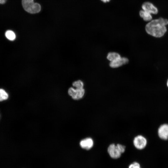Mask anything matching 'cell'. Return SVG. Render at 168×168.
Here are the masks:
<instances>
[{"label": "cell", "mask_w": 168, "mask_h": 168, "mask_svg": "<svg viewBox=\"0 0 168 168\" xmlns=\"http://www.w3.org/2000/svg\"><path fill=\"white\" fill-rule=\"evenodd\" d=\"M134 146L138 149H142L146 147L147 141L143 136L139 135L136 136L133 140Z\"/></svg>", "instance_id": "cell-4"}, {"label": "cell", "mask_w": 168, "mask_h": 168, "mask_svg": "<svg viewBox=\"0 0 168 168\" xmlns=\"http://www.w3.org/2000/svg\"><path fill=\"white\" fill-rule=\"evenodd\" d=\"M158 134L159 137L163 140L168 139V124L161 125L158 129Z\"/></svg>", "instance_id": "cell-7"}, {"label": "cell", "mask_w": 168, "mask_h": 168, "mask_svg": "<svg viewBox=\"0 0 168 168\" xmlns=\"http://www.w3.org/2000/svg\"><path fill=\"white\" fill-rule=\"evenodd\" d=\"M128 62V60L127 58L121 57L116 60L110 62L109 65L111 68H117L127 63Z\"/></svg>", "instance_id": "cell-9"}, {"label": "cell", "mask_w": 168, "mask_h": 168, "mask_svg": "<svg viewBox=\"0 0 168 168\" xmlns=\"http://www.w3.org/2000/svg\"><path fill=\"white\" fill-rule=\"evenodd\" d=\"M8 95L3 89H0V101L6 100L8 99Z\"/></svg>", "instance_id": "cell-13"}, {"label": "cell", "mask_w": 168, "mask_h": 168, "mask_svg": "<svg viewBox=\"0 0 168 168\" xmlns=\"http://www.w3.org/2000/svg\"><path fill=\"white\" fill-rule=\"evenodd\" d=\"M121 58L120 54L116 52L109 53L107 56V59L110 62L116 60Z\"/></svg>", "instance_id": "cell-11"}, {"label": "cell", "mask_w": 168, "mask_h": 168, "mask_svg": "<svg viewBox=\"0 0 168 168\" xmlns=\"http://www.w3.org/2000/svg\"><path fill=\"white\" fill-rule=\"evenodd\" d=\"M116 145L121 153L124 152L125 148V146L119 144H118Z\"/></svg>", "instance_id": "cell-15"}, {"label": "cell", "mask_w": 168, "mask_h": 168, "mask_svg": "<svg viewBox=\"0 0 168 168\" xmlns=\"http://www.w3.org/2000/svg\"><path fill=\"white\" fill-rule=\"evenodd\" d=\"M167 86L168 87V80L167 82Z\"/></svg>", "instance_id": "cell-19"}, {"label": "cell", "mask_w": 168, "mask_h": 168, "mask_svg": "<svg viewBox=\"0 0 168 168\" xmlns=\"http://www.w3.org/2000/svg\"><path fill=\"white\" fill-rule=\"evenodd\" d=\"M168 20L162 17L152 19L146 25L145 30L148 34L155 37L163 36L167 31Z\"/></svg>", "instance_id": "cell-1"}, {"label": "cell", "mask_w": 168, "mask_h": 168, "mask_svg": "<svg viewBox=\"0 0 168 168\" xmlns=\"http://www.w3.org/2000/svg\"><path fill=\"white\" fill-rule=\"evenodd\" d=\"M94 142L93 139L90 138H87L82 140L80 142L81 147L85 149L88 150L93 146Z\"/></svg>", "instance_id": "cell-8"}, {"label": "cell", "mask_w": 168, "mask_h": 168, "mask_svg": "<svg viewBox=\"0 0 168 168\" xmlns=\"http://www.w3.org/2000/svg\"><path fill=\"white\" fill-rule=\"evenodd\" d=\"M102 1L104 2H109L110 0H101Z\"/></svg>", "instance_id": "cell-18"}, {"label": "cell", "mask_w": 168, "mask_h": 168, "mask_svg": "<svg viewBox=\"0 0 168 168\" xmlns=\"http://www.w3.org/2000/svg\"><path fill=\"white\" fill-rule=\"evenodd\" d=\"M139 14L140 16L146 21L149 22L152 20V14L146 11L141 10L139 12Z\"/></svg>", "instance_id": "cell-10"}, {"label": "cell", "mask_w": 168, "mask_h": 168, "mask_svg": "<svg viewBox=\"0 0 168 168\" xmlns=\"http://www.w3.org/2000/svg\"><path fill=\"white\" fill-rule=\"evenodd\" d=\"M72 86L76 88H83L84 84L82 81L79 80L74 82L72 83Z\"/></svg>", "instance_id": "cell-14"}, {"label": "cell", "mask_w": 168, "mask_h": 168, "mask_svg": "<svg viewBox=\"0 0 168 168\" xmlns=\"http://www.w3.org/2000/svg\"><path fill=\"white\" fill-rule=\"evenodd\" d=\"M34 0H22V4L24 9L31 14L38 13L41 10L40 5L37 3H35Z\"/></svg>", "instance_id": "cell-2"}, {"label": "cell", "mask_w": 168, "mask_h": 168, "mask_svg": "<svg viewBox=\"0 0 168 168\" xmlns=\"http://www.w3.org/2000/svg\"><path fill=\"white\" fill-rule=\"evenodd\" d=\"M142 10L152 14H156L158 12L157 8L152 2L147 1L143 3L142 6Z\"/></svg>", "instance_id": "cell-6"}, {"label": "cell", "mask_w": 168, "mask_h": 168, "mask_svg": "<svg viewBox=\"0 0 168 168\" xmlns=\"http://www.w3.org/2000/svg\"><path fill=\"white\" fill-rule=\"evenodd\" d=\"M5 35L6 38L10 40H13L16 38L15 33L11 30H7L5 33Z\"/></svg>", "instance_id": "cell-12"}, {"label": "cell", "mask_w": 168, "mask_h": 168, "mask_svg": "<svg viewBox=\"0 0 168 168\" xmlns=\"http://www.w3.org/2000/svg\"><path fill=\"white\" fill-rule=\"evenodd\" d=\"M128 168H141L139 164L137 162H134L130 165Z\"/></svg>", "instance_id": "cell-16"}, {"label": "cell", "mask_w": 168, "mask_h": 168, "mask_svg": "<svg viewBox=\"0 0 168 168\" xmlns=\"http://www.w3.org/2000/svg\"><path fill=\"white\" fill-rule=\"evenodd\" d=\"M107 150L110 156L113 158L117 159L121 156V153L117 145L114 144L110 145Z\"/></svg>", "instance_id": "cell-5"}, {"label": "cell", "mask_w": 168, "mask_h": 168, "mask_svg": "<svg viewBox=\"0 0 168 168\" xmlns=\"http://www.w3.org/2000/svg\"><path fill=\"white\" fill-rule=\"evenodd\" d=\"M85 93V90L83 88L74 89L70 87L68 90L69 95L75 100H78L82 99L84 96Z\"/></svg>", "instance_id": "cell-3"}, {"label": "cell", "mask_w": 168, "mask_h": 168, "mask_svg": "<svg viewBox=\"0 0 168 168\" xmlns=\"http://www.w3.org/2000/svg\"><path fill=\"white\" fill-rule=\"evenodd\" d=\"M7 0H0V4H4L6 2Z\"/></svg>", "instance_id": "cell-17"}]
</instances>
